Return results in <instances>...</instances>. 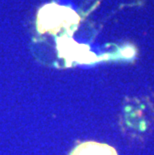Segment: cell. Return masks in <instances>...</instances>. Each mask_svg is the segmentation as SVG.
<instances>
[{"label":"cell","instance_id":"6da1fadb","mask_svg":"<svg viewBox=\"0 0 154 155\" xmlns=\"http://www.w3.org/2000/svg\"><path fill=\"white\" fill-rule=\"evenodd\" d=\"M70 155H118L113 147L104 143L87 141L77 145Z\"/></svg>","mask_w":154,"mask_h":155}]
</instances>
